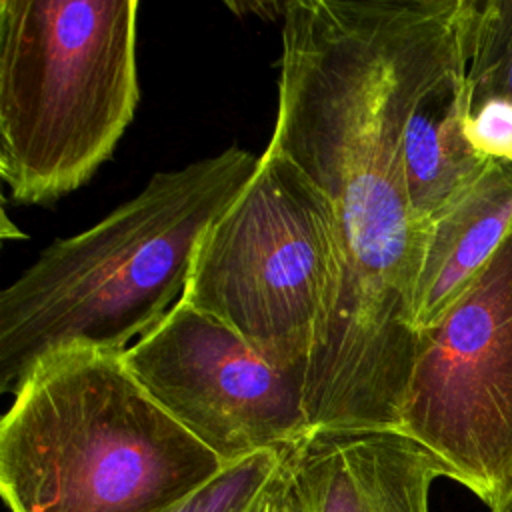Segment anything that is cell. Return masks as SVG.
I'll list each match as a JSON object with an SVG mask.
<instances>
[{"mask_svg": "<svg viewBox=\"0 0 512 512\" xmlns=\"http://www.w3.org/2000/svg\"><path fill=\"white\" fill-rule=\"evenodd\" d=\"M310 512H430L444 466L400 430H312L292 448Z\"/></svg>", "mask_w": 512, "mask_h": 512, "instance_id": "obj_8", "label": "cell"}, {"mask_svg": "<svg viewBox=\"0 0 512 512\" xmlns=\"http://www.w3.org/2000/svg\"><path fill=\"white\" fill-rule=\"evenodd\" d=\"M138 0H0V176L54 202L110 158L134 118Z\"/></svg>", "mask_w": 512, "mask_h": 512, "instance_id": "obj_4", "label": "cell"}, {"mask_svg": "<svg viewBox=\"0 0 512 512\" xmlns=\"http://www.w3.org/2000/svg\"><path fill=\"white\" fill-rule=\"evenodd\" d=\"M338 284L340 248L326 196L266 146L252 178L204 234L182 300L278 368L306 376Z\"/></svg>", "mask_w": 512, "mask_h": 512, "instance_id": "obj_5", "label": "cell"}, {"mask_svg": "<svg viewBox=\"0 0 512 512\" xmlns=\"http://www.w3.org/2000/svg\"><path fill=\"white\" fill-rule=\"evenodd\" d=\"M240 146L156 172L88 230L54 240L0 292V392L46 360L124 352L184 296L204 234L256 172Z\"/></svg>", "mask_w": 512, "mask_h": 512, "instance_id": "obj_2", "label": "cell"}, {"mask_svg": "<svg viewBox=\"0 0 512 512\" xmlns=\"http://www.w3.org/2000/svg\"><path fill=\"white\" fill-rule=\"evenodd\" d=\"M466 42L418 94L404 128V174L414 218L428 224L492 164L468 140Z\"/></svg>", "mask_w": 512, "mask_h": 512, "instance_id": "obj_9", "label": "cell"}, {"mask_svg": "<svg viewBox=\"0 0 512 512\" xmlns=\"http://www.w3.org/2000/svg\"><path fill=\"white\" fill-rule=\"evenodd\" d=\"M468 106L512 102V0H464Z\"/></svg>", "mask_w": 512, "mask_h": 512, "instance_id": "obj_11", "label": "cell"}, {"mask_svg": "<svg viewBox=\"0 0 512 512\" xmlns=\"http://www.w3.org/2000/svg\"><path fill=\"white\" fill-rule=\"evenodd\" d=\"M292 448H288L280 468L262 492L254 512H310L292 464Z\"/></svg>", "mask_w": 512, "mask_h": 512, "instance_id": "obj_14", "label": "cell"}, {"mask_svg": "<svg viewBox=\"0 0 512 512\" xmlns=\"http://www.w3.org/2000/svg\"><path fill=\"white\" fill-rule=\"evenodd\" d=\"M466 134L490 162H512V102L484 100L468 106Z\"/></svg>", "mask_w": 512, "mask_h": 512, "instance_id": "obj_13", "label": "cell"}, {"mask_svg": "<svg viewBox=\"0 0 512 512\" xmlns=\"http://www.w3.org/2000/svg\"><path fill=\"white\" fill-rule=\"evenodd\" d=\"M286 452L288 448L262 450L224 466L204 486L158 512H254Z\"/></svg>", "mask_w": 512, "mask_h": 512, "instance_id": "obj_12", "label": "cell"}, {"mask_svg": "<svg viewBox=\"0 0 512 512\" xmlns=\"http://www.w3.org/2000/svg\"><path fill=\"white\" fill-rule=\"evenodd\" d=\"M398 430L490 512L512 494V228L420 332Z\"/></svg>", "mask_w": 512, "mask_h": 512, "instance_id": "obj_6", "label": "cell"}, {"mask_svg": "<svg viewBox=\"0 0 512 512\" xmlns=\"http://www.w3.org/2000/svg\"><path fill=\"white\" fill-rule=\"evenodd\" d=\"M512 228V162L486 172L426 228L414 290V326L436 324L472 284Z\"/></svg>", "mask_w": 512, "mask_h": 512, "instance_id": "obj_10", "label": "cell"}, {"mask_svg": "<svg viewBox=\"0 0 512 512\" xmlns=\"http://www.w3.org/2000/svg\"><path fill=\"white\" fill-rule=\"evenodd\" d=\"M224 464L132 376L122 352L42 362L0 422L10 512H158Z\"/></svg>", "mask_w": 512, "mask_h": 512, "instance_id": "obj_3", "label": "cell"}, {"mask_svg": "<svg viewBox=\"0 0 512 512\" xmlns=\"http://www.w3.org/2000/svg\"><path fill=\"white\" fill-rule=\"evenodd\" d=\"M464 44V0H288L268 146L326 196L340 284L306 372L312 430H398L416 360L426 230L404 174V128Z\"/></svg>", "mask_w": 512, "mask_h": 512, "instance_id": "obj_1", "label": "cell"}, {"mask_svg": "<svg viewBox=\"0 0 512 512\" xmlns=\"http://www.w3.org/2000/svg\"><path fill=\"white\" fill-rule=\"evenodd\" d=\"M492 512H512V494L504 500V504H502L500 508H496V510H492Z\"/></svg>", "mask_w": 512, "mask_h": 512, "instance_id": "obj_15", "label": "cell"}, {"mask_svg": "<svg viewBox=\"0 0 512 512\" xmlns=\"http://www.w3.org/2000/svg\"><path fill=\"white\" fill-rule=\"evenodd\" d=\"M122 358L140 386L224 466L296 446L312 432L306 376L278 368L186 300Z\"/></svg>", "mask_w": 512, "mask_h": 512, "instance_id": "obj_7", "label": "cell"}]
</instances>
